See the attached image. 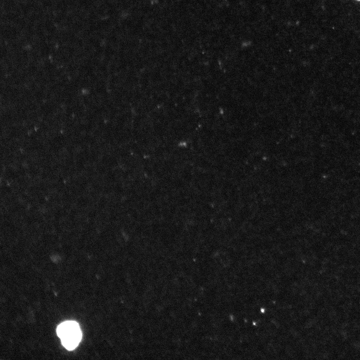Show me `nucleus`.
I'll list each match as a JSON object with an SVG mask.
<instances>
[{"label":"nucleus","instance_id":"obj_1","mask_svg":"<svg viewBox=\"0 0 360 360\" xmlns=\"http://www.w3.org/2000/svg\"><path fill=\"white\" fill-rule=\"evenodd\" d=\"M56 332L62 345L68 350L74 349L82 338V332L78 324L74 321H66L57 328Z\"/></svg>","mask_w":360,"mask_h":360}]
</instances>
